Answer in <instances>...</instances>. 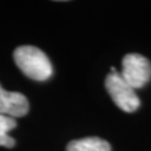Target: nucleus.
Here are the masks:
<instances>
[{
    "label": "nucleus",
    "mask_w": 151,
    "mask_h": 151,
    "mask_svg": "<svg viewBox=\"0 0 151 151\" xmlns=\"http://www.w3.org/2000/svg\"><path fill=\"white\" fill-rule=\"evenodd\" d=\"M14 60L18 68L34 81H45L52 73V63L43 50L33 45H22L14 50Z\"/></svg>",
    "instance_id": "1"
},
{
    "label": "nucleus",
    "mask_w": 151,
    "mask_h": 151,
    "mask_svg": "<svg viewBox=\"0 0 151 151\" xmlns=\"http://www.w3.org/2000/svg\"><path fill=\"white\" fill-rule=\"evenodd\" d=\"M105 86L116 106L125 112H134L140 106V100L135 89L127 83L120 73H110Z\"/></svg>",
    "instance_id": "2"
},
{
    "label": "nucleus",
    "mask_w": 151,
    "mask_h": 151,
    "mask_svg": "<svg viewBox=\"0 0 151 151\" xmlns=\"http://www.w3.org/2000/svg\"><path fill=\"white\" fill-rule=\"evenodd\" d=\"M122 78L132 88H141L151 78V63L137 53L126 54L122 59Z\"/></svg>",
    "instance_id": "3"
},
{
    "label": "nucleus",
    "mask_w": 151,
    "mask_h": 151,
    "mask_svg": "<svg viewBox=\"0 0 151 151\" xmlns=\"http://www.w3.org/2000/svg\"><path fill=\"white\" fill-rule=\"evenodd\" d=\"M29 111V102L24 94L5 91L0 84V115L8 117H22Z\"/></svg>",
    "instance_id": "4"
},
{
    "label": "nucleus",
    "mask_w": 151,
    "mask_h": 151,
    "mask_svg": "<svg viewBox=\"0 0 151 151\" xmlns=\"http://www.w3.org/2000/svg\"><path fill=\"white\" fill-rule=\"evenodd\" d=\"M67 151H111V145L100 137H86L70 141Z\"/></svg>",
    "instance_id": "5"
},
{
    "label": "nucleus",
    "mask_w": 151,
    "mask_h": 151,
    "mask_svg": "<svg viewBox=\"0 0 151 151\" xmlns=\"http://www.w3.org/2000/svg\"><path fill=\"white\" fill-rule=\"evenodd\" d=\"M17 121L13 117L0 115V146L13 147L15 145V140L9 136V132L15 129Z\"/></svg>",
    "instance_id": "6"
}]
</instances>
